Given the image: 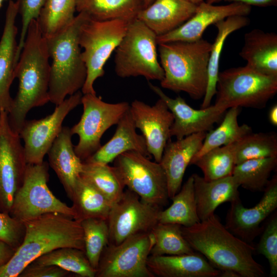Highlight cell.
Masks as SVG:
<instances>
[{
    "label": "cell",
    "mask_w": 277,
    "mask_h": 277,
    "mask_svg": "<svg viewBox=\"0 0 277 277\" xmlns=\"http://www.w3.org/2000/svg\"><path fill=\"white\" fill-rule=\"evenodd\" d=\"M181 229L191 248L220 270V276H265L262 266L253 258L255 248L230 232L215 214Z\"/></svg>",
    "instance_id": "1"
},
{
    "label": "cell",
    "mask_w": 277,
    "mask_h": 277,
    "mask_svg": "<svg viewBox=\"0 0 277 277\" xmlns=\"http://www.w3.org/2000/svg\"><path fill=\"white\" fill-rule=\"evenodd\" d=\"M46 40L36 19L29 25L24 44L15 69L18 82L8 119L11 129L18 134L32 108L49 102L50 64Z\"/></svg>",
    "instance_id": "2"
},
{
    "label": "cell",
    "mask_w": 277,
    "mask_h": 277,
    "mask_svg": "<svg viewBox=\"0 0 277 277\" xmlns=\"http://www.w3.org/2000/svg\"><path fill=\"white\" fill-rule=\"evenodd\" d=\"M23 222L25 228L23 242L9 261L0 267V277H18L29 264L57 248L85 251L81 223L69 216L49 213Z\"/></svg>",
    "instance_id": "3"
},
{
    "label": "cell",
    "mask_w": 277,
    "mask_h": 277,
    "mask_svg": "<svg viewBox=\"0 0 277 277\" xmlns=\"http://www.w3.org/2000/svg\"><path fill=\"white\" fill-rule=\"evenodd\" d=\"M212 44L203 38L193 42H172L158 44L160 64L164 76L162 88L183 91L194 100L205 95Z\"/></svg>",
    "instance_id": "4"
},
{
    "label": "cell",
    "mask_w": 277,
    "mask_h": 277,
    "mask_svg": "<svg viewBox=\"0 0 277 277\" xmlns=\"http://www.w3.org/2000/svg\"><path fill=\"white\" fill-rule=\"evenodd\" d=\"M88 17L78 13L66 27L45 37L50 64L49 96L50 102L58 105L68 95L82 89L87 76L82 59L78 35L81 26Z\"/></svg>",
    "instance_id": "5"
},
{
    "label": "cell",
    "mask_w": 277,
    "mask_h": 277,
    "mask_svg": "<svg viewBox=\"0 0 277 277\" xmlns=\"http://www.w3.org/2000/svg\"><path fill=\"white\" fill-rule=\"evenodd\" d=\"M157 35L136 18L129 23L115 49V72L122 78L142 76L161 81L164 70L158 60Z\"/></svg>",
    "instance_id": "6"
},
{
    "label": "cell",
    "mask_w": 277,
    "mask_h": 277,
    "mask_svg": "<svg viewBox=\"0 0 277 277\" xmlns=\"http://www.w3.org/2000/svg\"><path fill=\"white\" fill-rule=\"evenodd\" d=\"M277 92V76L260 73L247 65L219 72L214 105L264 108Z\"/></svg>",
    "instance_id": "7"
},
{
    "label": "cell",
    "mask_w": 277,
    "mask_h": 277,
    "mask_svg": "<svg viewBox=\"0 0 277 277\" xmlns=\"http://www.w3.org/2000/svg\"><path fill=\"white\" fill-rule=\"evenodd\" d=\"M130 21L123 19L96 21L88 17L81 27L78 42L87 69L83 94H96L93 85L105 74L104 66L124 36Z\"/></svg>",
    "instance_id": "8"
},
{
    "label": "cell",
    "mask_w": 277,
    "mask_h": 277,
    "mask_svg": "<svg viewBox=\"0 0 277 277\" xmlns=\"http://www.w3.org/2000/svg\"><path fill=\"white\" fill-rule=\"evenodd\" d=\"M49 164H27L22 184L16 192L9 214L24 222L49 213H58L73 219L72 206L58 199L49 189Z\"/></svg>",
    "instance_id": "9"
},
{
    "label": "cell",
    "mask_w": 277,
    "mask_h": 277,
    "mask_svg": "<svg viewBox=\"0 0 277 277\" xmlns=\"http://www.w3.org/2000/svg\"><path fill=\"white\" fill-rule=\"evenodd\" d=\"M113 167L124 185L135 193L142 201L162 208L169 199L167 182L160 163L148 156L129 151L113 161Z\"/></svg>",
    "instance_id": "10"
},
{
    "label": "cell",
    "mask_w": 277,
    "mask_h": 277,
    "mask_svg": "<svg viewBox=\"0 0 277 277\" xmlns=\"http://www.w3.org/2000/svg\"><path fill=\"white\" fill-rule=\"evenodd\" d=\"M81 104L83 114L79 122L71 128V132L78 136L74 149L84 162L101 147L104 133L118 123L129 110L130 104L127 102L106 103L96 94L90 93L82 96Z\"/></svg>",
    "instance_id": "11"
},
{
    "label": "cell",
    "mask_w": 277,
    "mask_h": 277,
    "mask_svg": "<svg viewBox=\"0 0 277 277\" xmlns=\"http://www.w3.org/2000/svg\"><path fill=\"white\" fill-rule=\"evenodd\" d=\"M154 244L151 232L132 235L117 245L104 248L96 269V277H154L147 266Z\"/></svg>",
    "instance_id": "12"
},
{
    "label": "cell",
    "mask_w": 277,
    "mask_h": 277,
    "mask_svg": "<svg viewBox=\"0 0 277 277\" xmlns=\"http://www.w3.org/2000/svg\"><path fill=\"white\" fill-rule=\"evenodd\" d=\"M162 209L142 201L128 189L124 191L121 198L112 205L107 219L108 244L117 245L132 235L151 232L158 223Z\"/></svg>",
    "instance_id": "13"
},
{
    "label": "cell",
    "mask_w": 277,
    "mask_h": 277,
    "mask_svg": "<svg viewBox=\"0 0 277 277\" xmlns=\"http://www.w3.org/2000/svg\"><path fill=\"white\" fill-rule=\"evenodd\" d=\"M83 93L78 91L56 105L53 112L39 120H26L19 135L24 142L26 162L40 164L63 127L62 124L70 111L81 104Z\"/></svg>",
    "instance_id": "14"
},
{
    "label": "cell",
    "mask_w": 277,
    "mask_h": 277,
    "mask_svg": "<svg viewBox=\"0 0 277 277\" xmlns=\"http://www.w3.org/2000/svg\"><path fill=\"white\" fill-rule=\"evenodd\" d=\"M0 112V212L9 214L27 163L21 137L9 126L8 113Z\"/></svg>",
    "instance_id": "15"
},
{
    "label": "cell",
    "mask_w": 277,
    "mask_h": 277,
    "mask_svg": "<svg viewBox=\"0 0 277 277\" xmlns=\"http://www.w3.org/2000/svg\"><path fill=\"white\" fill-rule=\"evenodd\" d=\"M129 112L136 128L142 133L149 154L160 163L164 148L171 137L172 113L160 98L152 106L135 100L130 104Z\"/></svg>",
    "instance_id": "16"
},
{
    "label": "cell",
    "mask_w": 277,
    "mask_h": 277,
    "mask_svg": "<svg viewBox=\"0 0 277 277\" xmlns=\"http://www.w3.org/2000/svg\"><path fill=\"white\" fill-rule=\"evenodd\" d=\"M260 202L246 208L240 198L231 202L225 227L232 234L249 243L263 230L261 224L277 208V176L274 175L264 191Z\"/></svg>",
    "instance_id": "17"
},
{
    "label": "cell",
    "mask_w": 277,
    "mask_h": 277,
    "mask_svg": "<svg viewBox=\"0 0 277 277\" xmlns=\"http://www.w3.org/2000/svg\"><path fill=\"white\" fill-rule=\"evenodd\" d=\"M149 86L166 103L172 113L174 121L170 129V136L175 137L176 140L212 130L213 125L221 120L227 111V109L214 104L206 108L195 109L188 105L180 96L172 98L167 95L160 87L150 82H149Z\"/></svg>",
    "instance_id": "18"
},
{
    "label": "cell",
    "mask_w": 277,
    "mask_h": 277,
    "mask_svg": "<svg viewBox=\"0 0 277 277\" xmlns=\"http://www.w3.org/2000/svg\"><path fill=\"white\" fill-rule=\"evenodd\" d=\"M251 11V6L243 3L216 5L204 1L197 5L195 13L184 24L169 33L157 36V44L197 41L202 38L204 31L211 25L231 16H247Z\"/></svg>",
    "instance_id": "19"
},
{
    "label": "cell",
    "mask_w": 277,
    "mask_h": 277,
    "mask_svg": "<svg viewBox=\"0 0 277 277\" xmlns=\"http://www.w3.org/2000/svg\"><path fill=\"white\" fill-rule=\"evenodd\" d=\"M207 132H199L167 143L160 162L166 174L171 199L181 188L187 166L200 149Z\"/></svg>",
    "instance_id": "20"
},
{
    "label": "cell",
    "mask_w": 277,
    "mask_h": 277,
    "mask_svg": "<svg viewBox=\"0 0 277 277\" xmlns=\"http://www.w3.org/2000/svg\"><path fill=\"white\" fill-rule=\"evenodd\" d=\"M18 13L16 2L9 1L0 39V111L7 113L10 111L13 102L10 90L12 82L15 78V69L17 63V28L15 21Z\"/></svg>",
    "instance_id": "21"
},
{
    "label": "cell",
    "mask_w": 277,
    "mask_h": 277,
    "mask_svg": "<svg viewBox=\"0 0 277 277\" xmlns=\"http://www.w3.org/2000/svg\"><path fill=\"white\" fill-rule=\"evenodd\" d=\"M196 6L185 0H153L136 18L160 36L184 24L195 13Z\"/></svg>",
    "instance_id": "22"
},
{
    "label": "cell",
    "mask_w": 277,
    "mask_h": 277,
    "mask_svg": "<svg viewBox=\"0 0 277 277\" xmlns=\"http://www.w3.org/2000/svg\"><path fill=\"white\" fill-rule=\"evenodd\" d=\"M147 266L154 276L217 277L221 271L199 253L172 255H151Z\"/></svg>",
    "instance_id": "23"
},
{
    "label": "cell",
    "mask_w": 277,
    "mask_h": 277,
    "mask_svg": "<svg viewBox=\"0 0 277 277\" xmlns=\"http://www.w3.org/2000/svg\"><path fill=\"white\" fill-rule=\"evenodd\" d=\"M72 135L71 128L63 126L47 153L49 165L56 174L70 199L80 176L83 164L75 152Z\"/></svg>",
    "instance_id": "24"
},
{
    "label": "cell",
    "mask_w": 277,
    "mask_h": 277,
    "mask_svg": "<svg viewBox=\"0 0 277 277\" xmlns=\"http://www.w3.org/2000/svg\"><path fill=\"white\" fill-rule=\"evenodd\" d=\"M116 125L115 132L111 139L84 162L108 164L120 154L129 151L150 156L144 136L136 131L129 109Z\"/></svg>",
    "instance_id": "25"
},
{
    "label": "cell",
    "mask_w": 277,
    "mask_h": 277,
    "mask_svg": "<svg viewBox=\"0 0 277 277\" xmlns=\"http://www.w3.org/2000/svg\"><path fill=\"white\" fill-rule=\"evenodd\" d=\"M246 65L264 75L277 76V34L254 29L245 34L239 53Z\"/></svg>",
    "instance_id": "26"
},
{
    "label": "cell",
    "mask_w": 277,
    "mask_h": 277,
    "mask_svg": "<svg viewBox=\"0 0 277 277\" xmlns=\"http://www.w3.org/2000/svg\"><path fill=\"white\" fill-rule=\"evenodd\" d=\"M193 177L196 211L200 221L214 214L216 208L225 202H232L239 197V186L232 175L206 181L196 173Z\"/></svg>",
    "instance_id": "27"
},
{
    "label": "cell",
    "mask_w": 277,
    "mask_h": 277,
    "mask_svg": "<svg viewBox=\"0 0 277 277\" xmlns=\"http://www.w3.org/2000/svg\"><path fill=\"white\" fill-rule=\"evenodd\" d=\"M249 23L250 20L247 16L234 15L214 24L217 32L214 43L212 44L208 67L207 86L201 108L210 106L213 96L215 95L220 56L226 38L230 34L246 27Z\"/></svg>",
    "instance_id": "28"
},
{
    "label": "cell",
    "mask_w": 277,
    "mask_h": 277,
    "mask_svg": "<svg viewBox=\"0 0 277 277\" xmlns=\"http://www.w3.org/2000/svg\"><path fill=\"white\" fill-rule=\"evenodd\" d=\"M73 219L81 222L90 218L107 220L113 204L89 183L80 176L70 199Z\"/></svg>",
    "instance_id": "29"
},
{
    "label": "cell",
    "mask_w": 277,
    "mask_h": 277,
    "mask_svg": "<svg viewBox=\"0 0 277 277\" xmlns=\"http://www.w3.org/2000/svg\"><path fill=\"white\" fill-rule=\"evenodd\" d=\"M144 8L143 0H77L76 11L96 21H131Z\"/></svg>",
    "instance_id": "30"
},
{
    "label": "cell",
    "mask_w": 277,
    "mask_h": 277,
    "mask_svg": "<svg viewBox=\"0 0 277 277\" xmlns=\"http://www.w3.org/2000/svg\"><path fill=\"white\" fill-rule=\"evenodd\" d=\"M171 200L172 204L165 210L160 211L158 222L176 224L188 227L200 222L196 211L192 175Z\"/></svg>",
    "instance_id": "31"
},
{
    "label": "cell",
    "mask_w": 277,
    "mask_h": 277,
    "mask_svg": "<svg viewBox=\"0 0 277 277\" xmlns=\"http://www.w3.org/2000/svg\"><path fill=\"white\" fill-rule=\"evenodd\" d=\"M228 109L220 125L206 133L200 149L191 162L211 149L235 143L252 132L251 127L249 125L239 124L238 117L240 107H231Z\"/></svg>",
    "instance_id": "32"
},
{
    "label": "cell",
    "mask_w": 277,
    "mask_h": 277,
    "mask_svg": "<svg viewBox=\"0 0 277 277\" xmlns=\"http://www.w3.org/2000/svg\"><path fill=\"white\" fill-rule=\"evenodd\" d=\"M276 165L277 157L249 160L236 165L232 175L239 187L253 192L264 191Z\"/></svg>",
    "instance_id": "33"
},
{
    "label": "cell",
    "mask_w": 277,
    "mask_h": 277,
    "mask_svg": "<svg viewBox=\"0 0 277 277\" xmlns=\"http://www.w3.org/2000/svg\"><path fill=\"white\" fill-rule=\"evenodd\" d=\"M80 176L102 193L113 204L124 192L123 184L113 166L83 162Z\"/></svg>",
    "instance_id": "34"
},
{
    "label": "cell",
    "mask_w": 277,
    "mask_h": 277,
    "mask_svg": "<svg viewBox=\"0 0 277 277\" xmlns=\"http://www.w3.org/2000/svg\"><path fill=\"white\" fill-rule=\"evenodd\" d=\"M33 262L57 266L81 277L95 276L96 270L90 263L85 251L78 248H57L38 257Z\"/></svg>",
    "instance_id": "35"
},
{
    "label": "cell",
    "mask_w": 277,
    "mask_h": 277,
    "mask_svg": "<svg viewBox=\"0 0 277 277\" xmlns=\"http://www.w3.org/2000/svg\"><path fill=\"white\" fill-rule=\"evenodd\" d=\"M190 164L197 166L206 181L232 175L235 166V143L211 149Z\"/></svg>",
    "instance_id": "36"
},
{
    "label": "cell",
    "mask_w": 277,
    "mask_h": 277,
    "mask_svg": "<svg viewBox=\"0 0 277 277\" xmlns=\"http://www.w3.org/2000/svg\"><path fill=\"white\" fill-rule=\"evenodd\" d=\"M181 227L176 224L158 222L151 231L154 237V244L150 255H172L195 253L183 236Z\"/></svg>",
    "instance_id": "37"
},
{
    "label": "cell",
    "mask_w": 277,
    "mask_h": 277,
    "mask_svg": "<svg viewBox=\"0 0 277 277\" xmlns=\"http://www.w3.org/2000/svg\"><path fill=\"white\" fill-rule=\"evenodd\" d=\"M77 0H47L36 19L43 35L51 36L75 17Z\"/></svg>",
    "instance_id": "38"
},
{
    "label": "cell",
    "mask_w": 277,
    "mask_h": 277,
    "mask_svg": "<svg viewBox=\"0 0 277 277\" xmlns=\"http://www.w3.org/2000/svg\"><path fill=\"white\" fill-rule=\"evenodd\" d=\"M277 157V135L274 132L246 134L235 142V165L244 161Z\"/></svg>",
    "instance_id": "39"
},
{
    "label": "cell",
    "mask_w": 277,
    "mask_h": 277,
    "mask_svg": "<svg viewBox=\"0 0 277 277\" xmlns=\"http://www.w3.org/2000/svg\"><path fill=\"white\" fill-rule=\"evenodd\" d=\"M80 223L83 231L85 253L96 270L101 254L109 242L107 220L90 218Z\"/></svg>",
    "instance_id": "40"
},
{
    "label": "cell",
    "mask_w": 277,
    "mask_h": 277,
    "mask_svg": "<svg viewBox=\"0 0 277 277\" xmlns=\"http://www.w3.org/2000/svg\"><path fill=\"white\" fill-rule=\"evenodd\" d=\"M274 214L263 230L255 250L265 256L269 264V276H277V216Z\"/></svg>",
    "instance_id": "41"
},
{
    "label": "cell",
    "mask_w": 277,
    "mask_h": 277,
    "mask_svg": "<svg viewBox=\"0 0 277 277\" xmlns=\"http://www.w3.org/2000/svg\"><path fill=\"white\" fill-rule=\"evenodd\" d=\"M25 231L23 222L9 214L0 212V241L16 250L23 242Z\"/></svg>",
    "instance_id": "42"
},
{
    "label": "cell",
    "mask_w": 277,
    "mask_h": 277,
    "mask_svg": "<svg viewBox=\"0 0 277 277\" xmlns=\"http://www.w3.org/2000/svg\"><path fill=\"white\" fill-rule=\"evenodd\" d=\"M47 0H16L18 12L21 16L22 29L18 43L16 58L18 61L31 21L36 19Z\"/></svg>",
    "instance_id": "43"
},
{
    "label": "cell",
    "mask_w": 277,
    "mask_h": 277,
    "mask_svg": "<svg viewBox=\"0 0 277 277\" xmlns=\"http://www.w3.org/2000/svg\"><path fill=\"white\" fill-rule=\"evenodd\" d=\"M70 272L55 265H45L31 262L27 265L18 277H65Z\"/></svg>",
    "instance_id": "44"
},
{
    "label": "cell",
    "mask_w": 277,
    "mask_h": 277,
    "mask_svg": "<svg viewBox=\"0 0 277 277\" xmlns=\"http://www.w3.org/2000/svg\"><path fill=\"white\" fill-rule=\"evenodd\" d=\"M206 2L213 4H215L221 2L240 3L250 6H254L261 7L276 6L277 5V0H206Z\"/></svg>",
    "instance_id": "45"
},
{
    "label": "cell",
    "mask_w": 277,
    "mask_h": 277,
    "mask_svg": "<svg viewBox=\"0 0 277 277\" xmlns=\"http://www.w3.org/2000/svg\"><path fill=\"white\" fill-rule=\"evenodd\" d=\"M15 251V250L8 244L0 241V267L9 261Z\"/></svg>",
    "instance_id": "46"
},
{
    "label": "cell",
    "mask_w": 277,
    "mask_h": 277,
    "mask_svg": "<svg viewBox=\"0 0 277 277\" xmlns=\"http://www.w3.org/2000/svg\"><path fill=\"white\" fill-rule=\"evenodd\" d=\"M270 123L274 126H277V105H274L270 109L268 114Z\"/></svg>",
    "instance_id": "47"
},
{
    "label": "cell",
    "mask_w": 277,
    "mask_h": 277,
    "mask_svg": "<svg viewBox=\"0 0 277 277\" xmlns=\"http://www.w3.org/2000/svg\"><path fill=\"white\" fill-rule=\"evenodd\" d=\"M185 1L195 5H198L202 2L205 1L204 0H185Z\"/></svg>",
    "instance_id": "48"
},
{
    "label": "cell",
    "mask_w": 277,
    "mask_h": 277,
    "mask_svg": "<svg viewBox=\"0 0 277 277\" xmlns=\"http://www.w3.org/2000/svg\"><path fill=\"white\" fill-rule=\"evenodd\" d=\"M153 1V0H143L144 8L148 6Z\"/></svg>",
    "instance_id": "49"
},
{
    "label": "cell",
    "mask_w": 277,
    "mask_h": 277,
    "mask_svg": "<svg viewBox=\"0 0 277 277\" xmlns=\"http://www.w3.org/2000/svg\"><path fill=\"white\" fill-rule=\"evenodd\" d=\"M5 1V0H0V8L2 6L3 3Z\"/></svg>",
    "instance_id": "50"
},
{
    "label": "cell",
    "mask_w": 277,
    "mask_h": 277,
    "mask_svg": "<svg viewBox=\"0 0 277 277\" xmlns=\"http://www.w3.org/2000/svg\"><path fill=\"white\" fill-rule=\"evenodd\" d=\"M1 112H0V124H1Z\"/></svg>",
    "instance_id": "51"
}]
</instances>
